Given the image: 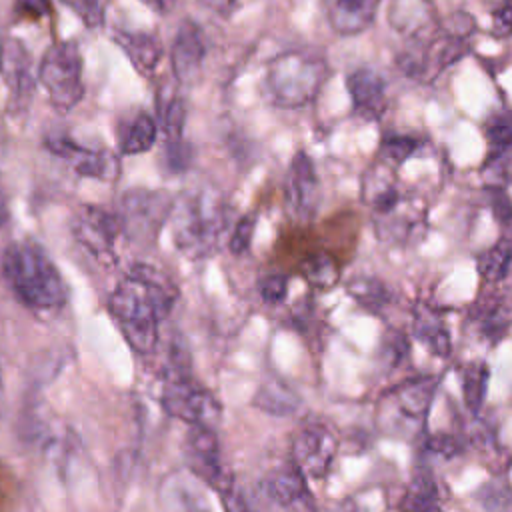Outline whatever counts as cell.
Returning a JSON list of instances; mask_svg holds the SVG:
<instances>
[{"instance_id": "cell-1", "label": "cell", "mask_w": 512, "mask_h": 512, "mask_svg": "<svg viewBox=\"0 0 512 512\" xmlns=\"http://www.w3.org/2000/svg\"><path fill=\"white\" fill-rule=\"evenodd\" d=\"M176 290L156 268L136 264L110 296V312L128 344L150 354L158 344L160 320L170 312Z\"/></svg>"}, {"instance_id": "cell-2", "label": "cell", "mask_w": 512, "mask_h": 512, "mask_svg": "<svg viewBox=\"0 0 512 512\" xmlns=\"http://www.w3.org/2000/svg\"><path fill=\"white\" fill-rule=\"evenodd\" d=\"M362 198L374 214V230L382 242L408 244L422 234L426 226L424 200L402 190L392 166L384 160L364 174Z\"/></svg>"}, {"instance_id": "cell-3", "label": "cell", "mask_w": 512, "mask_h": 512, "mask_svg": "<svg viewBox=\"0 0 512 512\" xmlns=\"http://www.w3.org/2000/svg\"><path fill=\"white\" fill-rule=\"evenodd\" d=\"M2 274L14 296L32 310H56L66 300V286L56 264L32 242L12 244L4 250Z\"/></svg>"}, {"instance_id": "cell-4", "label": "cell", "mask_w": 512, "mask_h": 512, "mask_svg": "<svg viewBox=\"0 0 512 512\" xmlns=\"http://www.w3.org/2000/svg\"><path fill=\"white\" fill-rule=\"evenodd\" d=\"M228 226V208L214 188L184 194L172 208V234L176 248L188 258L210 256Z\"/></svg>"}, {"instance_id": "cell-5", "label": "cell", "mask_w": 512, "mask_h": 512, "mask_svg": "<svg viewBox=\"0 0 512 512\" xmlns=\"http://www.w3.org/2000/svg\"><path fill=\"white\" fill-rule=\"evenodd\" d=\"M160 402L170 416L190 426L214 428L220 420V402L210 390L192 378L190 358L180 342H174L170 348V362L164 372Z\"/></svg>"}, {"instance_id": "cell-6", "label": "cell", "mask_w": 512, "mask_h": 512, "mask_svg": "<svg viewBox=\"0 0 512 512\" xmlns=\"http://www.w3.org/2000/svg\"><path fill=\"white\" fill-rule=\"evenodd\" d=\"M328 74V64L320 54L288 50L270 60L264 86L276 106L302 108L316 98Z\"/></svg>"}, {"instance_id": "cell-7", "label": "cell", "mask_w": 512, "mask_h": 512, "mask_svg": "<svg viewBox=\"0 0 512 512\" xmlns=\"http://www.w3.org/2000/svg\"><path fill=\"white\" fill-rule=\"evenodd\" d=\"M438 388L436 376L410 378L392 388L380 404V418L384 428L392 434H420Z\"/></svg>"}, {"instance_id": "cell-8", "label": "cell", "mask_w": 512, "mask_h": 512, "mask_svg": "<svg viewBox=\"0 0 512 512\" xmlns=\"http://www.w3.org/2000/svg\"><path fill=\"white\" fill-rule=\"evenodd\" d=\"M38 78L56 110H72L84 96L82 56L78 46L66 40L54 42L44 52Z\"/></svg>"}, {"instance_id": "cell-9", "label": "cell", "mask_w": 512, "mask_h": 512, "mask_svg": "<svg viewBox=\"0 0 512 512\" xmlns=\"http://www.w3.org/2000/svg\"><path fill=\"white\" fill-rule=\"evenodd\" d=\"M186 458H188L190 470L200 480H204L212 490H216L226 504L228 498H232L234 476L222 460L220 444L212 428L190 426V432L186 438Z\"/></svg>"}, {"instance_id": "cell-10", "label": "cell", "mask_w": 512, "mask_h": 512, "mask_svg": "<svg viewBox=\"0 0 512 512\" xmlns=\"http://www.w3.org/2000/svg\"><path fill=\"white\" fill-rule=\"evenodd\" d=\"M338 452L336 434L320 422L302 426L292 438V464L302 470L306 478L322 480L332 468Z\"/></svg>"}, {"instance_id": "cell-11", "label": "cell", "mask_w": 512, "mask_h": 512, "mask_svg": "<svg viewBox=\"0 0 512 512\" xmlns=\"http://www.w3.org/2000/svg\"><path fill=\"white\" fill-rule=\"evenodd\" d=\"M72 230L76 240L96 258H112L114 242L122 232L118 212H110L102 206H82L74 214Z\"/></svg>"}, {"instance_id": "cell-12", "label": "cell", "mask_w": 512, "mask_h": 512, "mask_svg": "<svg viewBox=\"0 0 512 512\" xmlns=\"http://www.w3.org/2000/svg\"><path fill=\"white\" fill-rule=\"evenodd\" d=\"M320 204V182L314 164L306 152H298L292 158L286 178V208L292 220L304 224L310 222Z\"/></svg>"}, {"instance_id": "cell-13", "label": "cell", "mask_w": 512, "mask_h": 512, "mask_svg": "<svg viewBox=\"0 0 512 512\" xmlns=\"http://www.w3.org/2000/svg\"><path fill=\"white\" fill-rule=\"evenodd\" d=\"M490 152L482 166L488 186L504 188L512 182V112H498L486 122Z\"/></svg>"}, {"instance_id": "cell-14", "label": "cell", "mask_w": 512, "mask_h": 512, "mask_svg": "<svg viewBox=\"0 0 512 512\" xmlns=\"http://www.w3.org/2000/svg\"><path fill=\"white\" fill-rule=\"evenodd\" d=\"M170 206L172 204L164 194L130 192L126 194L122 202V212L118 214L122 222V230L138 238H148L162 226V222L172 210Z\"/></svg>"}, {"instance_id": "cell-15", "label": "cell", "mask_w": 512, "mask_h": 512, "mask_svg": "<svg viewBox=\"0 0 512 512\" xmlns=\"http://www.w3.org/2000/svg\"><path fill=\"white\" fill-rule=\"evenodd\" d=\"M0 76L16 108H24L34 94L32 60L26 46L12 36L0 40Z\"/></svg>"}, {"instance_id": "cell-16", "label": "cell", "mask_w": 512, "mask_h": 512, "mask_svg": "<svg viewBox=\"0 0 512 512\" xmlns=\"http://www.w3.org/2000/svg\"><path fill=\"white\" fill-rule=\"evenodd\" d=\"M204 56L206 38L202 28L194 20H184L174 34L170 50V62L176 80L182 84H192L200 76Z\"/></svg>"}, {"instance_id": "cell-17", "label": "cell", "mask_w": 512, "mask_h": 512, "mask_svg": "<svg viewBox=\"0 0 512 512\" xmlns=\"http://www.w3.org/2000/svg\"><path fill=\"white\" fill-rule=\"evenodd\" d=\"M258 498L264 504L278 508H312L306 476L294 464L282 470H274L258 484Z\"/></svg>"}, {"instance_id": "cell-18", "label": "cell", "mask_w": 512, "mask_h": 512, "mask_svg": "<svg viewBox=\"0 0 512 512\" xmlns=\"http://www.w3.org/2000/svg\"><path fill=\"white\" fill-rule=\"evenodd\" d=\"M390 22L408 40H426L440 28V18L430 0H392Z\"/></svg>"}, {"instance_id": "cell-19", "label": "cell", "mask_w": 512, "mask_h": 512, "mask_svg": "<svg viewBox=\"0 0 512 512\" xmlns=\"http://www.w3.org/2000/svg\"><path fill=\"white\" fill-rule=\"evenodd\" d=\"M46 146L60 158H64L80 176H88V178H106L108 174H112V166H114V158H110L104 152H96V150H88L78 146L76 142H72L66 136H54L46 140Z\"/></svg>"}, {"instance_id": "cell-20", "label": "cell", "mask_w": 512, "mask_h": 512, "mask_svg": "<svg viewBox=\"0 0 512 512\" xmlns=\"http://www.w3.org/2000/svg\"><path fill=\"white\" fill-rule=\"evenodd\" d=\"M378 4L380 0H326V18L334 32L354 36L374 22Z\"/></svg>"}, {"instance_id": "cell-21", "label": "cell", "mask_w": 512, "mask_h": 512, "mask_svg": "<svg viewBox=\"0 0 512 512\" xmlns=\"http://www.w3.org/2000/svg\"><path fill=\"white\" fill-rule=\"evenodd\" d=\"M356 112L376 118L386 108V82L372 68H358L346 80Z\"/></svg>"}, {"instance_id": "cell-22", "label": "cell", "mask_w": 512, "mask_h": 512, "mask_svg": "<svg viewBox=\"0 0 512 512\" xmlns=\"http://www.w3.org/2000/svg\"><path fill=\"white\" fill-rule=\"evenodd\" d=\"M114 40L140 74H152L162 60V44L154 34L118 30Z\"/></svg>"}, {"instance_id": "cell-23", "label": "cell", "mask_w": 512, "mask_h": 512, "mask_svg": "<svg viewBox=\"0 0 512 512\" xmlns=\"http://www.w3.org/2000/svg\"><path fill=\"white\" fill-rule=\"evenodd\" d=\"M252 404L270 416H292L300 408L298 392L282 378L270 376L258 386Z\"/></svg>"}, {"instance_id": "cell-24", "label": "cell", "mask_w": 512, "mask_h": 512, "mask_svg": "<svg viewBox=\"0 0 512 512\" xmlns=\"http://www.w3.org/2000/svg\"><path fill=\"white\" fill-rule=\"evenodd\" d=\"M414 334L418 340L426 342L436 356L446 358L450 354V334L436 310H430L428 306L418 308L414 316Z\"/></svg>"}, {"instance_id": "cell-25", "label": "cell", "mask_w": 512, "mask_h": 512, "mask_svg": "<svg viewBox=\"0 0 512 512\" xmlns=\"http://www.w3.org/2000/svg\"><path fill=\"white\" fill-rule=\"evenodd\" d=\"M300 276L318 290H332L340 282V264L328 252H312L298 264Z\"/></svg>"}, {"instance_id": "cell-26", "label": "cell", "mask_w": 512, "mask_h": 512, "mask_svg": "<svg viewBox=\"0 0 512 512\" xmlns=\"http://www.w3.org/2000/svg\"><path fill=\"white\" fill-rule=\"evenodd\" d=\"M156 136H158L156 120L150 114L140 112L130 120L126 128V134L122 138V152L128 156L148 152L154 146Z\"/></svg>"}, {"instance_id": "cell-27", "label": "cell", "mask_w": 512, "mask_h": 512, "mask_svg": "<svg viewBox=\"0 0 512 512\" xmlns=\"http://www.w3.org/2000/svg\"><path fill=\"white\" fill-rule=\"evenodd\" d=\"M510 254H512V240L502 238L488 250H484L478 258V272L482 282L486 284H502L508 272L510 264Z\"/></svg>"}, {"instance_id": "cell-28", "label": "cell", "mask_w": 512, "mask_h": 512, "mask_svg": "<svg viewBox=\"0 0 512 512\" xmlns=\"http://www.w3.org/2000/svg\"><path fill=\"white\" fill-rule=\"evenodd\" d=\"M442 506L440 500V488L436 480L428 472H420L412 478L410 488L404 496L402 508L410 510H436Z\"/></svg>"}, {"instance_id": "cell-29", "label": "cell", "mask_w": 512, "mask_h": 512, "mask_svg": "<svg viewBox=\"0 0 512 512\" xmlns=\"http://www.w3.org/2000/svg\"><path fill=\"white\" fill-rule=\"evenodd\" d=\"M488 378H490V368L486 362H472L464 368V374H462L464 402L474 416L482 408V402L488 390Z\"/></svg>"}, {"instance_id": "cell-30", "label": "cell", "mask_w": 512, "mask_h": 512, "mask_svg": "<svg viewBox=\"0 0 512 512\" xmlns=\"http://www.w3.org/2000/svg\"><path fill=\"white\" fill-rule=\"evenodd\" d=\"M348 294L366 310L380 312L392 300L386 284L376 278H354L348 282Z\"/></svg>"}, {"instance_id": "cell-31", "label": "cell", "mask_w": 512, "mask_h": 512, "mask_svg": "<svg viewBox=\"0 0 512 512\" xmlns=\"http://www.w3.org/2000/svg\"><path fill=\"white\" fill-rule=\"evenodd\" d=\"M158 110H160V126H162L166 144L182 142L184 122H186V106H184L182 98H178L174 94L168 100H164L158 106Z\"/></svg>"}, {"instance_id": "cell-32", "label": "cell", "mask_w": 512, "mask_h": 512, "mask_svg": "<svg viewBox=\"0 0 512 512\" xmlns=\"http://www.w3.org/2000/svg\"><path fill=\"white\" fill-rule=\"evenodd\" d=\"M486 510H508L512 508V488L506 480H488L474 496Z\"/></svg>"}, {"instance_id": "cell-33", "label": "cell", "mask_w": 512, "mask_h": 512, "mask_svg": "<svg viewBox=\"0 0 512 512\" xmlns=\"http://www.w3.org/2000/svg\"><path fill=\"white\" fill-rule=\"evenodd\" d=\"M420 148V140L406 134H392L382 142V158L390 166H400Z\"/></svg>"}, {"instance_id": "cell-34", "label": "cell", "mask_w": 512, "mask_h": 512, "mask_svg": "<svg viewBox=\"0 0 512 512\" xmlns=\"http://www.w3.org/2000/svg\"><path fill=\"white\" fill-rule=\"evenodd\" d=\"M70 8L88 28H98L104 24L106 0H60Z\"/></svg>"}, {"instance_id": "cell-35", "label": "cell", "mask_w": 512, "mask_h": 512, "mask_svg": "<svg viewBox=\"0 0 512 512\" xmlns=\"http://www.w3.org/2000/svg\"><path fill=\"white\" fill-rule=\"evenodd\" d=\"M408 354V340L400 330H388L380 346V358L388 368L398 366Z\"/></svg>"}, {"instance_id": "cell-36", "label": "cell", "mask_w": 512, "mask_h": 512, "mask_svg": "<svg viewBox=\"0 0 512 512\" xmlns=\"http://www.w3.org/2000/svg\"><path fill=\"white\" fill-rule=\"evenodd\" d=\"M254 230H256V216H252V214L242 216V218L234 224V230H232V234H230V240H228L230 252L236 254V256H242V254L250 248V244H252Z\"/></svg>"}, {"instance_id": "cell-37", "label": "cell", "mask_w": 512, "mask_h": 512, "mask_svg": "<svg viewBox=\"0 0 512 512\" xmlns=\"http://www.w3.org/2000/svg\"><path fill=\"white\" fill-rule=\"evenodd\" d=\"M258 292L266 304H270V306L282 304L288 294V276H284V274L264 276L258 284Z\"/></svg>"}, {"instance_id": "cell-38", "label": "cell", "mask_w": 512, "mask_h": 512, "mask_svg": "<svg viewBox=\"0 0 512 512\" xmlns=\"http://www.w3.org/2000/svg\"><path fill=\"white\" fill-rule=\"evenodd\" d=\"M486 192H488V202H490V208H492L494 218H496L502 226H512V202H510V198L506 196L504 188L488 186Z\"/></svg>"}, {"instance_id": "cell-39", "label": "cell", "mask_w": 512, "mask_h": 512, "mask_svg": "<svg viewBox=\"0 0 512 512\" xmlns=\"http://www.w3.org/2000/svg\"><path fill=\"white\" fill-rule=\"evenodd\" d=\"M426 450L440 458H454L462 452V444L452 434H436L426 440Z\"/></svg>"}, {"instance_id": "cell-40", "label": "cell", "mask_w": 512, "mask_h": 512, "mask_svg": "<svg viewBox=\"0 0 512 512\" xmlns=\"http://www.w3.org/2000/svg\"><path fill=\"white\" fill-rule=\"evenodd\" d=\"M492 34L498 38L512 36V0H504L492 12Z\"/></svg>"}, {"instance_id": "cell-41", "label": "cell", "mask_w": 512, "mask_h": 512, "mask_svg": "<svg viewBox=\"0 0 512 512\" xmlns=\"http://www.w3.org/2000/svg\"><path fill=\"white\" fill-rule=\"evenodd\" d=\"M14 8L20 16L40 20L50 14V0H14Z\"/></svg>"}, {"instance_id": "cell-42", "label": "cell", "mask_w": 512, "mask_h": 512, "mask_svg": "<svg viewBox=\"0 0 512 512\" xmlns=\"http://www.w3.org/2000/svg\"><path fill=\"white\" fill-rule=\"evenodd\" d=\"M236 0H200V4L216 14H228L234 8Z\"/></svg>"}, {"instance_id": "cell-43", "label": "cell", "mask_w": 512, "mask_h": 512, "mask_svg": "<svg viewBox=\"0 0 512 512\" xmlns=\"http://www.w3.org/2000/svg\"><path fill=\"white\" fill-rule=\"evenodd\" d=\"M140 2L156 14H168L172 10V6L176 4V0H140Z\"/></svg>"}, {"instance_id": "cell-44", "label": "cell", "mask_w": 512, "mask_h": 512, "mask_svg": "<svg viewBox=\"0 0 512 512\" xmlns=\"http://www.w3.org/2000/svg\"><path fill=\"white\" fill-rule=\"evenodd\" d=\"M502 282H506V284L510 286V290H512V254H510V264H508V272H506V278H504Z\"/></svg>"}, {"instance_id": "cell-45", "label": "cell", "mask_w": 512, "mask_h": 512, "mask_svg": "<svg viewBox=\"0 0 512 512\" xmlns=\"http://www.w3.org/2000/svg\"><path fill=\"white\" fill-rule=\"evenodd\" d=\"M0 384H2V376H0Z\"/></svg>"}]
</instances>
